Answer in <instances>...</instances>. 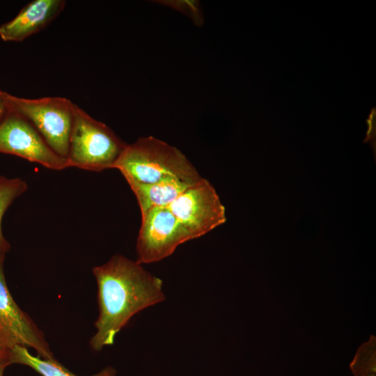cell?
I'll use <instances>...</instances> for the list:
<instances>
[{
    "label": "cell",
    "mask_w": 376,
    "mask_h": 376,
    "mask_svg": "<svg viewBox=\"0 0 376 376\" xmlns=\"http://www.w3.org/2000/svg\"><path fill=\"white\" fill-rule=\"evenodd\" d=\"M8 366V364L5 363H0V376H3V370L5 368Z\"/></svg>",
    "instance_id": "e0dca14e"
},
{
    "label": "cell",
    "mask_w": 376,
    "mask_h": 376,
    "mask_svg": "<svg viewBox=\"0 0 376 376\" xmlns=\"http://www.w3.org/2000/svg\"><path fill=\"white\" fill-rule=\"evenodd\" d=\"M2 94L9 111L26 118L56 153L67 158L74 103L62 97L28 99Z\"/></svg>",
    "instance_id": "277c9868"
},
{
    "label": "cell",
    "mask_w": 376,
    "mask_h": 376,
    "mask_svg": "<svg viewBox=\"0 0 376 376\" xmlns=\"http://www.w3.org/2000/svg\"><path fill=\"white\" fill-rule=\"evenodd\" d=\"M4 255L0 254V350L8 354L17 345L36 350L39 357L53 359L42 331L13 299L3 272Z\"/></svg>",
    "instance_id": "8992f818"
},
{
    "label": "cell",
    "mask_w": 376,
    "mask_h": 376,
    "mask_svg": "<svg viewBox=\"0 0 376 376\" xmlns=\"http://www.w3.org/2000/svg\"><path fill=\"white\" fill-rule=\"evenodd\" d=\"M8 112V109L7 107L6 101L3 98L2 91L0 90V122L6 116Z\"/></svg>",
    "instance_id": "9a60e30c"
},
{
    "label": "cell",
    "mask_w": 376,
    "mask_h": 376,
    "mask_svg": "<svg viewBox=\"0 0 376 376\" xmlns=\"http://www.w3.org/2000/svg\"><path fill=\"white\" fill-rule=\"evenodd\" d=\"M5 363L9 365L8 362V354L0 350V363Z\"/></svg>",
    "instance_id": "2e32d148"
},
{
    "label": "cell",
    "mask_w": 376,
    "mask_h": 376,
    "mask_svg": "<svg viewBox=\"0 0 376 376\" xmlns=\"http://www.w3.org/2000/svg\"><path fill=\"white\" fill-rule=\"evenodd\" d=\"M350 368L354 376H376V337L370 335L368 341L358 348Z\"/></svg>",
    "instance_id": "4fadbf2b"
},
{
    "label": "cell",
    "mask_w": 376,
    "mask_h": 376,
    "mask_svg": "<svg viewBox=\"0 0 376 376\" xmlns=\"http://www.w3.org/2000/svg\"><path fill=\"white\" fill-rule=\"evenodd\" d=\"M97 285L99 316L90 345L95 351L113 344L117 334L141 311L165 299L163 281L141 264L115 255L93 269Z\"/></svg>",
    "instance_id": "6da1fadb"
},
{
    "label": "cell",
    "mask_w": 376,
    "mask_h": 376,
    "mask_svg": "<svg viewBox=\"0 0 376 376\" xmlns=\"http://www.w3.org/2000/svg\"><path fill=\"white\" fill-rule=\"evenodd\" d=\"M114 169L127 182L150 184L178 179L195 184L202 178L180 150L153 136L140 137L127 144Z\"/></svg>",
    "instance_id": "7a4b0ae2"
},
{
    "label": "cell",
    "mask_w": 376,
    "mask_h": 376,
    "mask_svg": "<svg viewBox=\"0 0 376 376\" xmlns=\"http://www.w3.org/2000/svg\"><path fill=\"white\" fill-rule=\"evenodd\" d=\"M367 130L366 136L363 141L364 143H369L371 146L374 157L376 154V108L371 109L368 118L366 120Z\"/></svg>",
    "instance_id": "5bb4252c"
},
{
    "label": "cell",
    "mask_w": 376,
    "mask_h": 376,
    "mask_svg": "<svg viewBox=\"0 0 376 376\" xmlns=\"http://www.w3.org/2000/svg\"><path fill=\"white\" fill-rule=\"evenodd\" d=\"M127 145L107 125L74 104L67 156L70 167L91 171L114 169Z\"/></svg>",
    "instance_id": "3957f363"
},
{
    "label": "cell",
    "mask_w": 376,
    "mask_h": 376,
    "mask_svg": "<svg viewBox=\"0 0 376 376\" xmlns=\"http://www.w3.org/2000/svg\"><path fill=\"white\" fill-rule=\"evenodd\" d=\"M63 0H33L11 20L0 26V38L21 42L47 26L63 10Z\"/></svg>",
    "instance_id": "9c48e42d"
},
{
    "label": "cell",
    "mask_w": 376,
    "mask_h": 376,
    "mask_svg": "<svg viewBox=\"0 0 376 376\" xmlns=\"http://www.w3.org/2000/svg\"><path fill=\"white\" fill-rule=\"evenodd\" d=\"M28 188L26 182L21 178H8L0 175V254L5 255L9 249V244L5 239L2 228V218L13 202Z\"/></svg>",
    "instance_id": "7c38bea8"
},
{
    "label": "cell",
    "mask_w": 376,
    "mask_h": 376,
    "mask_svg": "<svg viewBox=\"0 0 376 376\" xmlns=\"http://www.w3.org/2000/svg\"><path fill=\"white\" fill-rule=\"evenodd\" d=\"M0 152L20 157L52 170L70 167L24 117L9 111L0 122Z\"/></svg>",
    "instance_id": "ba28073f"
},
{
    "label": "cell",
    "mask_w": 376,
    "mask_h": 376,
    "mask_svg": "<svg viewBox=\"0 0 376 376\" xmlns=\"http://www.w3.org/2000/svg\"><path fill=\"white\" fill-rule=\"evenodd\" d=\"M136 196L141 214L155 207H167L187 189L189 184L178 179L164 180L150 184L128 182Z\"/></svg>",
    "instance_id": "30bf717a"
},
{
    "label": "cell",
    "mask_w": 376,
    "mask_h": 376,
    "mask_svg": "<svg viewBox=\"0 0 376 376\" xmlns=\"http://www.w3.org/2000/svg\"><path fill=\"white\" fill-rule=\"evenodd\" d=\"M8 362L27 366L42 376H77L69 371L54 359H45L31 354L27 348L15 346L8 353ZM116 370L112 367H107L92 376H115Z\"/></svg>",
    "instance_id": "8fae6325"
},
{
    "label": "cell",
    "mask_w": 376,
    "mask_h": 376,
    "mask_svg": "<svg viewBox=\"0 0 376 376\" xmlns=\"http://www.w3.org/2000/svg\"><path fill=\"white\" fill-rule=\"evenodd\" d=\"M190 236L167 207H155L141 214L136 241V262L147 264L171 256Z\"/></svg>",
    "instance_id": "52a82bcc"
},
{
    "label": "cell",
    "mask_w": 376,
    "mask_h": 376,
    "mask_svg": "<svg viewBox=\"0 0 376 376\" xmlns=\"http://www.w3.org/2000/svg\"><path fill=\"white\" fill-rule=\"evenodd\" d=\"M167 208L191 240L204 235L226 221L225 207L215 189L203 178L187 189Z\"/></svg>",
    "instance_id": "5b68a950"
}]
</instances>
